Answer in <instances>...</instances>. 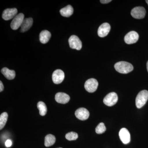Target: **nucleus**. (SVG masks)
I'll list each match as a JSON object with an SVG mask.
<instances>
[{"mask_svg": "<svg viewBox=\"0 0 148 148\" xmlns=\"http://www.w3.org/2000/svg\"><path fill=\"white\" fill-rule=\"evenodd\" d=\"M114 68L116 71L122 74H127L133 71L132 64L125 61H120L115 64Z\"/></svg>", "mask_w": 148, "mask_h": 148, "instance_id": "f257e3e1", "label": "nucleus"}, {"mask_svg": "<svg viewBox=\"0 0 148 148\" xmlns=\"http://www.w3.org/2000/svg\"><path fill=\"white\" fill-rule=\"evenodd\" d=\"M148 99V91L143 90L138 93L136 97L135 103L136 106L138 109L141 108L145 105Z\"/></svg>", "mask_w": 148, "mask_h": 148, "instance_id": "f03ea898", "label": "nucleus"}, {"mask_svg": "<svg viewBox=\"0 0 148 148\" xmlns=\"http://www.w3.org/2000/svg\"><path fill=\"white\" fill-rule=\"evenodd\" d=\"M118 100L117 95L115 92H111L106 95L103 99V103L106 106L111 107L115 105Z\"/></svg>", "mask_w": 148, "mask_h": 148, "instance_id": "7ed1b4c3", "label": "nucleus"}, {"mask_svg": "<svg viewBox=\"0 0 148 148\" xmlns=\"http://www.w3.org/2000/svg\"><path fill=\"white\" fill-rule=\"evenodd\" d=\"M69 45L71 48L80 50L82 48V42L77 36L73 35L69 40Z\"/></svg>", "mask_w": 148, "mask_h": 148, "instance_id": "20e7f679", "label": "nucleus"}, {"mask_svg": "<svg viewBox=\"0 0 148 148\" xmlns=\"http://www.w3.org/2000/svg\"><path fill=\"white\" fill-rule=\"evenodd\" d=\"M98 86V83L97 80L95 79L91 78L86 82L84 87L88 92H93L97 90Z\"/></svg>", "mask_w": 148, "mask_h": 148, "instance_id": "39448f33", "label": "nucleus"}, {"mask_svg": "<svg viewBox=\"0 0 148 148\" xmlns=\"http://www.w3.org/2000/svg\"><path fill=\"white\" fill-rule=\"evenodd\" d=\"M146 11L143 7H136L132 9L131 14L133 18L136 19H142L145 16Z\"/></svg>", "mask_w": 148, "mask_h": 148, "instance_id": "423d86ee", "label": "nucleus"}, {"mask_svg": "<svg viewBox=\"0 0 148 148\" xmlns=\"http://www.w3.org/2000/svg\"><path fill=\"white\" fill-rule=\"evenodd\" d=\"M24 15L23 13L17 14L12 21L10 24L11 28L13 30H16L21 27V24L24 19Z\"/></svg>", "mask_w": 148, "mask_h": 148, "instance_id": "0eeeda50", "label": "nucleus"}, {"mask_svg": "<svg viewBox=\"0 0 148 148\" xmlns=\"http://www.w3.org/2000/svg\"><path fill=\"white\" fill-rule=\"evenodd\" d=\"M139 35L135 31H131L127 33L124 37V40L127 44L135 43L139 39Z\"/></svg>", "mask_w": 148, "mask_h": 148, "instance_id": "6e6552de", "label": "nucleus"}, {"mask_svg": "<svg viewBox=\"0 0 148 148\" xmlns=\"http://www.w3.org/2000/svg\"><path fill=\"white\" fill-rule=\"evenodd\" d=\"M64 78L65 74L64 72L60 69L56 70L52 74V80L55 84H61L64 81Z\"/></svg>", "mask_w": 148, "mask_h": 148, "instance_id": "1a4fd4ad", "label": "nucleus"}, {"mask_svg": "<svg viewBox=\"0 0 148 148\" xmlns=\"http://www.w3.org/2000/svg\"><path fill=\"white\" fill-rule=\"evenodd\" d=\"M75 115L78 119L82 121L87 119L89 116V112L87 109L84 108H79L75 111Z\"/></svg>", "mask_w": 148, "mask_h": 148, "instance_id": "9d476101", "label": "nucleus"}, {"mask_svg": "<svg viewBox=\"0 0 148 148\" xmlns=\"http://www.w3.org/2000/svg\"><path fill=\"white\" fill-rule=\"evenodd\" d=\"M120 139L124 144H128L130 141V133L126 128H122L119 132Z\"/></svg>", "mask_w": 148, "mask_h": 148, "instance_id": "9b49d317", "label": "nucleus"}, {"mask_svg": "<svg viewBox=\"0 0 148 148\" xmlns=\"http://www.w3.org/2000/svg\"><path fill=\"white\" fill-rule=\"evenodd\" d=\"M18 11L16 8H8L4 11L2 17L4 20H9L16 16Z\"/></svg>", "mask_w": 148, "mask_h": 148, "instance_id": "f8f14e48", "label": "nucleus"}, {"mask_svg": "<svg viewBox=\"0 0 148 148\" xmlns=\"http://www.w3.org/2000/svg\"><path fill=\"white\" fill-rule=\"evenodd\" d=\"M111 27L108 23H104L101 24L98 29V36L101 38L106 36L110 31Z\"/></svg>", "mask_w": 148, "mask_h": 148, "instance_id": "ddd939ff", "label": "nucleus"}, {"mask_svg": "<svg viewBox=\"0 0 148 148\" xmlns=\"http://www.w3.org/2000/svg\"><path fill=\"white\" fill-rule=\"evenodd\" d=\"M55 99L57 103L64 104L69 102L70 97L69 95L66 93L59 92L56 94Z\"/></svg>", "mask_w": 148, "mask_h": 148, "instance_id": "4468645a", "label": "nucleus"}, {"mask_svg": "<svg viewBox=\"0 0 148 148\" xmlns=\"http://www.w3.org/2000/svg\"><path fill=\"white\" fill-rule=\"evenodd\" d=\"M33 24V19L32 18H24V21L22 22L21 26V32H27L31 28Z\"/></svg>", "mask_w": 148, "mask_h": 148, "instance_id": "2eb2a0df", "label": "nucleus"}, {"mask_svg": "<svg viewBox=\"0 0 148 148\" xmlns=\"http://www.w3.org/2000/svg\"><path fill=\"white\" fill-rule=\"evenodd\" d=\"M51 37V34L47 30H44L40 34V40L42 44H46L48 42Z\"/></svg>", "mask_w": 148, "mask_h": 148, "instance_id": "dca6fc26", "label": "nucleus"}, {"mask_svg": "<svg viewBox=\"0 0 148 148\" xmlns=\"http://www.w3.org/2000/svg\"><path fill=\"white\" fill-rule=\"evenodd\" d=\"M74 10L73 7L71 5L66 6V7L61 9L60 11V13L62 16L69 17L71 16L73 13Z\"/></svg>", "mask_w": 148, "mask_h": 148, "instance_id": "f3484780", "label": "nucleus"}, {"mask_svg": "<svg viewBox=\"0 0 148 148\" xmlns=\"http://www.w3.org/2000/svg\"><path fill=\"white\" fill-rule=\"evenodd\" d=\"M2 73L9 80L13 79L15 77V72L13 70H10L7 68H3L1 71Z\"/></svg>", "mask_w": 148, "mask_h": 148, "instance_id": "a211bd4d", "label": "nucleus"}, {"mask_svg": "<svg viewBox=\"0 0 148 148\" xmlns=\"http://www.w3.org/2000/svg\"><path fill=\"white\" fill-rule=\"evenodd\" d=\"M55 142V136L51 134H49L46 136L45 139V145L46 147H49L54 145Z\"/></svg>", "mask_w": 148, "mask_h": 148, "instance_id": "6ab92c4d", "label": "nucleus"}, {"mask_svg": "<svg viewBox=\"0 0 148 148\" xmlns=\"http://www.w3.org/2000/svg\"><path fill=\"white\" fill-rule=\"evenodd\" d=\"M37 107L39 110L40 115L42 116L45 115L47 112V109L45 103L42 101H40L38 103Z\"/></svg>", "mask_w": 148, "mask_h": 148, "instance_id": "aec40b11", "label": "nucleus"}, {"mask_svg": "<svg viewBox=\"0 0 148 148\" xmlns=\"http://www.w3.org/2000/svg\"><path fill=\"white\" fill-rule=\"evenodd\" d=\"M8 118V114L3 112L0 116V129L2 130L5 126Z\"/></svg>", "mask_w": 148, "mask_h": 148, "instance_id": "412c9836", "label": "nucleus"}, {"mask_svg": "<svg viewBox=\"0 0 148 148\" xmlns=\"http://www.w3.org/2000/svg\"><path fill=\"white\" fill-rule=\"evenodd\" d=\"M106 126L103 123H99L95 128V132L98 134H103L106 132Z\"/></svg>", "mask_w": 148, "mask_h": 148, "instance_id": "4be33fe9", "label": "nucleus"}, {"mask_svg": "<svg viewBox=\"0 0 148 148\" xmlns=\"http://www.w3.org/2000/svg\"><path fill=\"white\" fill-rule=\"evenodd\" d=\"M78 138V135L76 132H71L67 133L66 135V138L69 141L76 140Z\"/></svg>", "mask_w": 148, "mask_h": 148, "instance_id": "5701e85b", "label": "nucleus"}, {"mask_svg": "<svg viewBox=\"0 0 148 148\" xmlns=\"http://www.w3.org/2000/svg\"><path fill=\"white\" fill-rule=\"evenodd\" d=\"M12 145V142L10 140H8L5 142V146L6 147H10Z\"/></svg>", "mask_w": 148, "mask_h": 148, "instance_id": "b1692460", "label": "nucleus"}, {"mask_svg": "<svg viewBox=\"0 0 148 148\" xmlns=\"http://www.w3.org/2000/svg\"><path fill=\"white\" fill-rule=\"evenodd\" d=\"M112 1L111 0H101L100 1L101 3L103 4H107Z\"/></svg>", "mask_w": 148, "mask_h": 148, "instance_id": "393cba45", "label": "nucleus"}, {"mask_svg": "<svg viewBox=\"0 0 148 148\" xmlns=\"http://www.w3.org/2000/svg\"><path fill=\"white\" fill-rule=\"evenodd\" d=\"M4 89V86L1 81L0 82V92H2Z\"/></svg>", "mask_w": 148, "mask_h": 148, "instance_id": "a878e982", "label": "nucleus"}, {"mask_svg": "<svg viewBox=\"0 0 148 148\" xmlns=\"http://www.w3.org/2000/svg\"><path fill=\"white\" fill-rule=\"evenodd\" d=\"M147 71H148V61H147Z\"/></svg>", "mask_w": 148, "mask_h": 148, "instance_id": "bb28decb", "label": "nucleus"}, {"mask_svg": "<svg viewBox=\"0 0 148 148\" xmlns=\"http://www.w3.org/2000/svg\"><path fill=\"white\" fill-rule=\"evenodd\" d=\"M146 3H147L148 5V0H146Z\"/></svg>", "mask_w": 148, "mask_h": 148, "instance_id": "cd10ccee", "label": "nucleus"}, {"mask_svg": "<svg viewBox=\"0 0 148 148\" xmlns=\"http://www.w3.org/2000/svg\"><path fill=\"white\" fill-rule=\"evenodd\" d=\"M61 148V147H60V148Z\"/></svg>", "mask_w": 148, "mask_h": 148, "instance_id": "c85d7f7f", "label": "nucleus"}]
</instances>
